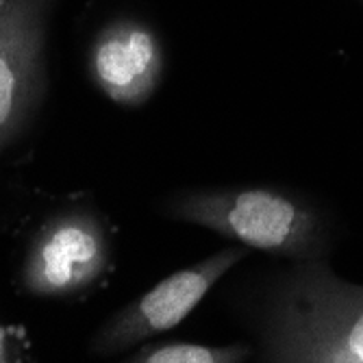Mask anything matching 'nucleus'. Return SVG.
I'll use <instances>...</instances> for the list:
<instances>
[{"instance_id": "8", "label": "nucleus", "mask_w": 363, "mask_h": 363, "mask_svg": "<svg viewBox=\"0 0 363 363\" xmlns=\"http://www.w3.org/2000/svg\"><path fill=\"white\" fill-rule=\"evenodd\" d=\"M11 352H9V344H7V337L5 333L0 331V361H9Z\"/></svg>"}, {"instance_id": "5", "label": "nucleus", "mask_w": 363, "mask_h": 363, "mask_svg": "<svg viewBox=\"0 0 363 363\" xmlns=\"http://www.w3.org/2000/svg\"><path fill=\"white\" fill-rule=\"evenodd\" d=\"M50 0H0V150L30 122L44 87Z\"/></svg>"}, {"instance_id": "1", "label": "nucleus", "mask_w": 363, "mask_h": 363, "mask_svg": "<svg viewBox=\"0 0 363 363\" xmlns=\"http://www.w3.org/2000/svg\"><path fill=\"white\" fill-rule=\"evenodd\" d=\"M263 342L272 361L363 363V287L307 266L270 307Z\"/></svg>"}, {"instance_id": "3", "label": "nucleus", "mask_w": 363, "mask_h": 363, "mask_svg": "<svg viewBox=\"0 0 363 363\" xmlns=\"http://www.w3.org/2000/svg\"><path fill=\"white\" fill-rule=\"evenodd\" d=\"M105 226L87 211H65L48 220L26 248L22 285L40 298H65L89 289L109 268Z\"/></svg>"}, {"instance_id": "2", "label": "nucleus", "mask_w": 363, "mask_h": 363, "mask_svg": "<svg viewBox=\"0 0 363 363\" xmlns=\"http://www.w3.org/2000/svg\"><path fill=\"white\" fill-rule=\"evenodd\" d=\"M170 213L270 255L307 257L318 240L315 218L291 198L266 187L183 194L172 201Z\"/></svg>"}, {"instance_id": "4", "label": "nucleus", "mask_w": 363, "mask_h": 363, "mask_svg": "<svg viewBox=\"0 0 363 363\" xmlns=\"http://www.w3.org/2000/svg\"><path fill=\"white\" fill-rule=\"evenodd\" d=\"M242 259L244 250L233 246L159 281L98 328L91 340V352L116 354L155 335L172 331Z\"/></svg>"}, {"instance_id": "7", "label": "nucleus", "mask_w": 363, "mask_h": 363, "mask_svg": "<svg viewBox=\"0 0 363 363\" xmlns=\"http://www.w3.org/2000/svg\"><path fill=\"white\" fill-rule=\"evenodd\" d=\"M250 354L242 344H196V342H163L148 344L128 361L138 363H240Z\"/></svg>"}, {"instance_id": "6", "label": "nucleus", "mask_w": 363, "mask_h": 363, "mask_svg": "<svg viewBox=\"0 0 363 363\" xmlns=\"http://www.w3.org/2000/svg\"><path fill=\"white\" fill-rule=\"evenodd\" d=\"M163 48L157 33L138 20H116L96 35L91 74L96 85L122 107H140L157 91Z\"/></svg>"}]
</instances>
